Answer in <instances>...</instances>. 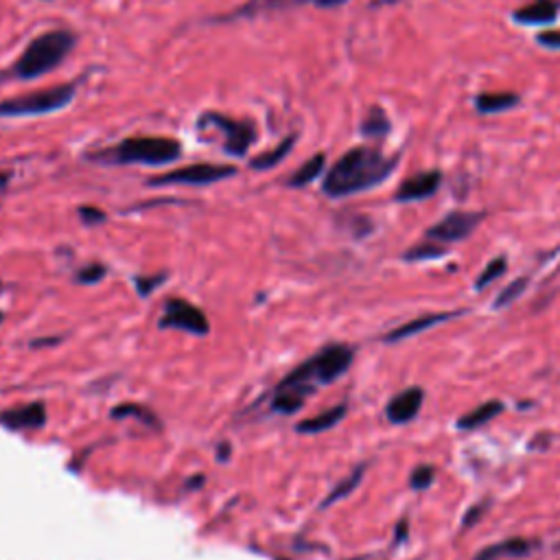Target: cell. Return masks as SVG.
Here are the masks:
<instances>
[{"label": "cell", "mask_w": 560, "mask_h": 560, "mask_svg": "<svg viewBox=\"0 0 560 560\" xmlns=\"http://www.w3.org/2000/svg\"><path fill=\"white\" fill-rule=\"evenodd\" d=\"M77 46V35L68 29H51L33 38L18 60L11 64L0 79L31 81L49 75L60 66Z\"/></svg>", "instance_id": "obj_3"}, {"label": "cell", "mask_w": 560, "mask_h": 560, "mask_svg": "<svg viewBox=\"0 0 560 560\" xmlns=\"http://www.w3.org/2000/svg\"><path fill=\"white\" fill-rule=\"evenodd\" d=\"M440 184H442V171H438V169L414 173L412 178H407L399 189H396L394 200L401 204L429 200V197H434L438 193Z\"/></svg>", "instance_id": "obj_11"}, {"label": "cell", "mask_w": 560, "mask_h": 560, "mask_svg": "<svg viewBox=\"0 0 560 560\" xmlns=\"http://www.w3.org/2000/svg\"><path fill=\"white\" fill-rule=\"evenodd\" d=\"M364 466H357V469L350 473L346 480H342L340 484H337L333 490H331V495L326 497V501L322 504V508H329V506H333V504H337V501L340 499H344V497H348L350 493H353V490L359 486V482H361V477H364Z\"/></svg>", "instance_id": "obj_24"}, {"label": "cell", "mask_w": 560, "mask_h": 560, "mask_svg": "<svg viewBox=\"0 0 560 560\" xmlns=\"http://www.w3.org/2000/svg\"><path fill=\"white\" fill-rule=\"evenodd\" d=\"M506 270H508V259H506V256H497V259L490 261V263L484 267V270L480 272V276H477V280H475V289H477V291L486 289L490 283H495L497 278L504 276Z\"/></svg>", "instance_id": "obj_25"}, {"label": "cell", "mask_w": 560, "mask_h": 560, "mask_svg": "<svg viewBox=\"0 0 560 560\" xmlns=\"http://www.w3.org/2000/svg\"><path fill=\"white\" fill-rule=\"evenodd\" d=\"M344 416H346V405H337V407H331V410H326L318 416L302 420V423L296 425V431H298V434H309V436L311 434H322V431H329L337 423H342Z\"/></svg>", "instance_id": "obj_19"}, {"label": "cell", "mask_w": 560, "mask_h": 560, "mask_svg": "<svg viewBox=\"0 0 560 560\" xmlns=\"http://www.w3.org/2000/svg\"><path fill=\"white\" fill-rule=\"evenodd\" d=\"M103 278H105V267L103 265H86L84 270H79V274H77V280L84 285H95Z\"/></svg>", "instance_id": "obj_29"}, {"label": "cell", "mask_w": 560, "mask_h": 560, "mask_svg": "<svg viewBox=\"0 0 560 560\" xmlns=\"http://www.w3.org/2000/svg\"><path fill=\"white\" fill-rule=\"evenodd\" d=\"M9 180H11V175L7 171H0V189H5V186L9 184Z\"/></svg>", "instance_id": "obj_35"}, {"label": "cell", "mask_w": 560, "mask_h": 560, "mask_svg": "<svg viewBox=\"0 0 560 560\" xmlns=\"http://www.w3.org/2000/svg\"><path fill=\"white\" fill-rule=\"evenodd\" d=\"M77 97V81L53 86L38 92H27L0 101V119H25V116H44L68 108Z\"/></svg>", "instance_id": "obj_5"}, {"label": "cell", "mask_w": 560, "mask_h": 560, "mask_svg": "<svg viewBox=\"0 0 560 560\" xmlns=\"http://www.w3.org/2000/svg\"><path fill=\"white\" fill-rule=\"evenodd\" d=\"M160 329H175L191 335H208L210 324L206 313L191 305L189 300L171 298L167 300L165 311H162Z\"/></svg>", "instance_id": "obj_9"}, {"label": "cell", "mask_w": 560, "mask_h": 560, "mask_svg": "<svg viewBox=\"0 0 560 560\" xmlns=\"http://www.w3.org/2000/svg\"><path fill=\"white\" fill-rule=\"evenodd\" d=\"M425 403V392L423 388H407L392 396L390 403L385 405V416L392 425H407L420 414Z\"/></svg>", "instance_id": "obj_12"}, {"label": "cell", "mask_w": 560, "mask_h": 560, "mask_svg": "<svg viewBox=\"0 0 560 560\" xmlns=\"http://www.w3.org/2000/svg\"><path fill=\"white\" fill-rule=\"evenodd\" d=\"M296 140H298L296 134H291V136L283 138L274 149L265 151V154H261V156H256V158L250 162V167H252L254 171H270V169L278 167L280 162H283V160L291 154V151H294Z\"/></svg>", "instance_id": "obj_20"}, {"label": "cell", "mask_w": 560, "mask_h": 560, "mask_svg": "<svg viewBox=\"0 0 560 560\" xmlns=\"http://www.w3.org/2000/svg\"><path fill=\"white\" fill-rule=\"evenodd\" d=\"M0 324H3V313H0Z\"/></svg>", "instance_id": "obj_36"}, {"label": "cell", "mask_w": 560, "mask_h": 560, "mask_svg": "<svg viewBox=\"0 0 560 560\" xmlns=\"http://www.w3.org/2000/svg\"><path fill=\"white\" fill-rule=\"evenodd\" d=\"M346 3L348 0H245L239 9L230 11L228 16L221 18V22L256 18L261 14H270V11H285V9H294L300 5H315L320 9H333V7H342Z\"/></svg>", "instance_id": "obj_10"}, {"label": "cell", "mask_w": 560, "mask_h": 560, "mask_svg": "<svg viewBox=\"0 0 560 560\" xmlns=\"http://www.w3.org/2000/svg\"><path fill=\"white\" fill-rule=\"evenodd\" d=\"M407 521L403 519L401 523H399V528H396V543H401V541H405L407 539Z\"/></svg>", "instance_id": "obj_34"}, {"label": "cell", "mask_w": 560, "mask_h": 560, "mask_svg": "<svg viewBox=\"0 0 560 560\" xmlns=\"http://www.w3.org/2000/svg\"><path fill=\"white\" fill-rule=\"evenodd\" d=\"M506 407L501 401L493 399V401H486L482 405H477L475 410L471 412H466L464 416L458 418V429L462 431H473V429H480L484 427L486 423H490V420H495L501 412H504Z\"/></svg>", "instance_id": "obj_18"}, {"label": "cell", "mask_w": 560, "mask_h": 560, "mask_svg": "<svg viewBox=\"0 0 560 560\" xmlns=\"http://www.w3.org/2000/svg\"><path fill=\"white\" fill-rule=\"evenodd\" d=\"M162 280H165V276H154V278H136V287H138V294L140 296H149L151 291H154Z\"/></svg>", "instance_id": "obj_32"}, {"label": "cell", "mask_w": 560, "mask_h": 560, "mask_svg": "<svg viewBox=\"0 0 560 560\" xmlns=\"http://www.w3.org/2000/svg\"><path fill=\"white\" fill-rule=\"evenodd\" d=\"M558 11H560L558 0H534V3L512 11V20H515L517 25H525V27L550 25V22L556 20Z\"/></svg>", "instance_id": "obj_14"}, {"label": "cell", "mask_w": 560, "mask_h": 560, "mask_svg": "<svg viewBox=\"0 0 560 560\" xmlns=\"http://www.w3.org/2000/svg\"><path fill=\"white\" fill-rule=\"evenodd\" d=\"M390 132H392V123L388 112H385L381 105H372L368 114L364 116V121H361V136L368 140H379L388 136Z\"/></svg>", "instance_id": "obj_21"}, {"label": "cell", "mask_w": 560, "mask_h": 560, "mask_svg": "<svg viewBox=\"0 0 560 560\" xmlns=\"http://www.w3.org/2000/svg\"><path fill=\"white\" fill-rule=\"evenodd\" d=\"M484 508H486V504H480V506H475V508H471L469 512H466V517H464V521H462V528H469V525L477 523V519H480Z\"/></svg>", "instance_id": "obj_33"}, {"label": "cell", "mask_w": 560, "mask_h": 560, "mask_svg": "<svg viewBox=\"0 0 560 560\" xmlns=\"http://www.w3.org/2000/svg\"><path fill=\"white\" fill-rule=\"evenodd\" d=\"M436 480V469L431 464H418L410 475V488L412 490H425Z\"/></svg>", "instance_id": "obj_26"}, {"label": "cell", "mask_w": 560, "mask_h": 560, "mask_svg": "<svg viewBox=\"0 0 560 560\" xmlns=\"http://www.w3.org/2000/svg\"><path fill=\"white\" fill-rule=\"evenodd\" d=\"M536 42L547 51H560V31H541L536 35Z\"/></svg>", "instance_id": "obj_31"}, {"label": "cell", "mask_w": 560, "mask_h": 560, "mask_svg": "<svg viewBox=\"0 0 560 560\" xmlns=\"http://www.w3.org/2000/svg\"><path fill=\"white\" fill-rule=\"evenodd\" d=\"M182 156V145L167 136H132L123 138L119 145L92 151L86 158L99 165L125 167V165H147L162 167L175 162Z\"/></svg>", "instance_id": "obj_4"}, {"label": "cell", "mask_w": 560, "mask_h": 560, "mask_svg": "<svg viewBox=\"0 0 560 560\" xmlns=\"http://www.w3.org/2000/svg\"><path fill=\"white\" fill-rule=\"evenodd\" d=\"M486 219V213H471V210H453L447 217H442L438 224L427 228L425 237L436 243H458L469 239L477 226Z\"/></svg>", "instance_id": "obj_8"}, {"label": "cell", "mask_w": 560, "mask_h": 560, "mask_svg": "<svg viewBox=\"0 0 560 560\" xmlns=\"http://www.w3.org/2000/svg\"><path fill=\"white\" fill-rule=\"evenodd\" d=\"M324 167H326V154H315L305 162V165L294 171V175H291L287 184L291 186V189H302V186L318 180L324 173Z\"/></svg>", "instance_id": "obj_22"}, {"label": "cell", "mask_w": 560, "mask_h": 560, "mask_svg": "<svg viewBox=\"0 0 560 560\" xmlns=\"http://www.w3.org/2000/svg\"><path fill=\"white\" fill-rule=\"evenodd\" d=\"M112 416H114V418L134 416V418L143 420V423H151V425H156V427H158V420L154 418V414L143 410V407H138V405H121V407H116V410H112Z\"/></svg>", "instance_id": "obj_28"}, {"label": "cell", "mask_w": 560, "mask_h": 560, "mask_svg": "<svg viewBox=\"0 0 560 560\" xmlns=\"http://www.w3.org/2000/svg\"><path fill=\"white\" fill-rule=\"evenodd\" d=\"M445 254H447V248H442V243L427 239L425 243H418V245H414V248L407 250L403 254V259L410 261V263H420V261L440 259V256H445Z\"/></svg>", "instance_id": "obj_23"}, {"label": "cell", "mask_w": 560, "mask_h": 560, "mask_svg": "<svg viewBox=\"0 0 560 560\" xmlns=\"http://www.w3.org/2000/svg\"><path fill=\"white\" fill-rule=\"evenodd\" d=\"M237 175V167L232 165H210V162H197L182 169L169 171L165 175H156L147 184L149 186H169V184H184V186H208L221 180H230Z\"/></svg>", "instance_id": "obj_7"}, {"label": "cell", "mask_w": 560, "mask_h": 560, "mask_svg": "<svg viewBox=\"0 0 560 560\" xmlns=\"http://www.w3.org/2000/svg\"><path fill=\"white\" fill-rule=\"evenodd\" d=\"M197 125H200L202 130L204 127H215L217 132H221V136H224V151L228 156L235 158H243L248 154L256 140V125L252 121L232 119V116L221 112H204L200 119H197Z\"/></svg>", "instance_id": "obj_6"}, {"label": "cell", "mask_w": 560, "mask_h": 560, "mask_svg": "<svg viewBox=\"0 0 560 560\" xmlns=\"http://www.w3.org/2000/svg\"><path fill=\"white\" fill-rule=\"evenodd\" d=\"M353 357V348L346 344H331L322 348L320 353L302 361L276 385L272 407L278 414L298 412L315 390L340 379L353 364Z\"/></svg>", "instance_id": "obj_1"}, {"label": "cell", "mask_w": 560, "mask_h": 560, "mask_svg": "<svg viewBox=\"0 0 560 560\" xmlns=\"http://www.w3.org/2000/svg\"><path fill=\"white\" fill-rule=\"evenodd\" d=\"M525 287H528V278H517L515 283H510V285L497 296V300H495V309H506L508 305H512V302H515V300L523 294Z\"/></svg>", "instance_id": "obj_27"}, {"label": "cell", "mask_w": 560, "mask_h": 560, "mask_svg": "<svg viewBox=\"0 0 560 560\" xmlns=\"http://www.w3.org/2000/svg\"><path fill=\"white\" fill-rule=\"evenodd\" d=\"M0 423L14 431H35L46 425V407L42 403H29L0 414Z\"/></svg>", "instance_id": "obj_13"}, {"label": "cell", "mask_w": 560, "mask_h": 560, "mask_svg": "<svg viewBox=\"0 0 560 560\" xmlns=\"http://www.w3.org/2000/svg\"><path fill=\"white\" fill-rule=\"evenodd\" d=\"M521 103V97L517 92H480L473 99L475 110L480 114H501L508 110H515Z\"/></svg>", "instance_id": "obj_17"}, {"label": "cell", "mask_w": 560, "mask_h": 560, "mask_svg": "<svg viewBox=\"0 0 560 560\" xmlns=\"http://www.w3.org/2000/svg\"><path fill=\"white\" fill-rule=\"evenodd\" d=\"M399 167V156H385L381 149L359 145L348 149L324 175L322 193L329 197H348L377 189Z\"/></svg>", "instance_id": "obj_2"}, {"label": "cell", "mask_w": 560, "mask_h": 560, "mask_svg": "<svg viewBox=\"0 0 560 560\" xmlns=\"http://www.w3.org/2000/svg\"><path fill=\"white\" fill-rule=\"evenodd\" d=\"M536 541L528 539H508L499 541L495 545H488L484 550L477 554L473 560H501V558H523L530 556L536 550Z\"/></svg>", "instance_id": "obj_16"}, {"label": "cell", "mask_w": 560, "mask_h": 560, "mask_svg": "<svg viewBox=\"0 0 560 560\" xmlns=\"http://www.w3.org/2000/svg\"><path fill=\"white\" fill-rule=\"evenodd\" d=\"M460 313H453V311H447V313H429V315H420V318L412 320V322H407V324H401L399 329H394L390 331L388 335H385V342H403L407 340V337H414L418 333H423V331H429V329H434L436 324H442V322H447L451 318H458Z\"/></svg>", "instance_id": "obj_15"}, {"label": "cell", "mask_w": 560, "mask_h": 560, "mask_svg": "<svg viewBox=\"0 0 560 560\" xmlns=\"http://www.w3.org/2000/svg\"><path fill=\"white\" fill-rule=\"evenodd\" d=\"M79 217H81V221H84L86 226H97V224H103L105 219V213L101 208H95V206H81L79 208Z\"/></svg>", "instance_id": "obj_30"}]
</instances>
